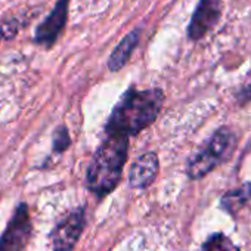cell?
Returning <instances> with one entry per match:
<instances>
[{"label": "cell", "instance_id": "7c38bea8", "mask_svg": "<svg viewBox=\"0 0 251 251\" xmlns=\"http://www.w3.org/2000/svg\"><path fill=\"white\" fill-rule=\"evenodd\" d=\"M71 145V138L65 126H59L53 133V152L61 154Z\"/></svg>", "mask_w": 251, "mask_h": 251}, {"label": "cell", "instance_id": "ba28073f", "mask_svg": "<svg viewBox=\"0 0 251 251\" xmlns=\"http://www.w3.org/2000/svg\"><path fill=\"white\" fill-rule=\"evenodd\" d=\"M160 172V161L155 152L142 154L133 164L129 173L130 186L136 189H145L157 179Z\"/></svg>", "mask_w": 251, "mask_h": 251}, {"label": "cell", "instance_id": "6da1fadb", "mask_svg": "<svg viewBox=\"0 0 251 251\" xmlns=\"http://www.w3.org/2000/svg\"><path fill=\"white\" fill-rule=\"evenodd\" d=\"M164 99L161 89H129L115 103L105 126V135L136 136L155 123Z\"/></svg>", "mask_w": 251, "mask_h": 251}, {"label": "cell", "instance_id": "4fadbf2b", "mask_svg": "<svg viewBox=\"0 0 251 251\" xmlns=\"http://www.w3.org/2000/svg\"><path fill=\"white\" fill-rule=\"evenodd\" d=\"M18 33V21L12 20L0 27V39H12Z\"/></svg>", "mask_w": 251, "mask_h": 251}, {"label": "cell", "instance_id": "5b68a950", "mask_svg": "<svg viewBox=\"0 0 251 251\" xmlns=\"http://www.w3.org/2000/svg\"><path fill=\"white\" fill-rule=\"evenodd\" d=\"M86 225L84 208L80 207L59 222L50 233L53 251H73Z\"/></svg>", "mask_w": 251, "mask_h": 251}, {"label": "cell", "instance_id": "3957f363", "mask_svg": "<svg viewBox=\"0 0 251 251\" xmlns=\"http://www.w3.org/2000/svg\"><path fill=\"white\" fill-rule=\"evenodd\" d=\"M236 144V136L227 127H220L210 138L207 145L189 160L186 167V175L192 180L202 179L210 172H213L219 164H222L233 151Z\"/></svg>", "mask_w": 251, "mask_h": 251}, {"label": "cell", "instance_id": "7a4b0ae2", "mask_svg": "<svg viewBox=\"0 0 251 251\" xmlns=\"http://www.w3.org/2000/svg\"><path fill=\"white\" fill-rule=\"evenodd\" d=\"M127 136L106 135L96 150L86 173V186L98 198L111 194L120 179L129 154Z\"/></svg>", "mask_w": 251, "mask_h": 251}, {"label": "cell", "instance_id": "52a82bcc", "mask_svg": "<svg viewBox=\"0 0 251 251\" xmlns=\"http://www.w3.org/2000/svg\"><path fill=\"white\" fill-rule=\"evenodd\" d=\"M70 0H56V5L52 12L37 25L34 33V42L37 45L50 48L62 33L68 18Z\"/></svg>", "mask_w": 251, "mask_h": 251}, {"label": "cell", "instance_id": "9c48e42d", "mask_svg": "<svg viewBox=\"0 0 251 251\" xmlns=\"http://www.w3.org/2000/svg\"><path fill=\"white\" fill-rule=\"evenodd\" d=\"M139 39H141V28H135L120 42V45H117V48L112 50V53L108 58L109 71L115 73L129 62L133 50L139 45Z\"/></svg>", "mask_w": 251, "mask_h": 251}, {"label": "cell", "instance_id": "8fae6325", "mask_svg": "<svg viewBox=\"0 0 251 251\" xmlns=\"http://www.w3.org/2000/svg\"><path fill=\"white\" fill-rule=\"evenodd\" d=\"M201 251H241V250L226 235L214 233L204 242Z\"/></svg>", "mask_w": 251, "mask_h": 251}, {"label": "cell", "instance_id": "30bf717a", "mask_svg": "<svg viewBox=\"0 0 251 251\" xmlns=\"http://www.w3.org/2000/svg\"><path fill=\"white\" fill-rule=\"evenodd\" d=\"M251 200V182L244 183L242 186L226 192L222 197L220 205L223 210H226L229 214H235L238 210H241L248 201Z\"/></svg>", "mask_w": 251, "mask_h": 251}, {"label": "cell", "instance_id": "8992f818", "mask_svg": "<svg viewBox=\"0 0 251 251\" xmlns=\"http://www.w3.org/2000/svg\"><path fill=\"white\" fill-rule=\"evenodd\" d=\"M222 15V0H200L188 25V39L201 40L219 23Z\"/></svg>", "mask_w": 251, "mask_h": 251}, {"label": "cell", "instance_id": "5bb4252c", "mask_svg": "<svg viewBox=\"0 0 251 251\" xmlns=\"http://www.w3.org/2000/svg\"><path fill=\"white\" fill-rule=\"evenodd\" d=\"M236 100L241 103V105H245L248 102H251V83L244 86L238 93H236Z\"/></svg>", "mask_w": 251, "mask_h": 251}, {"label": "cell", "instance_id": "277c9868", "mask_svg": "<svg viewBox=\"0 0 251 251\" xmlns=\"http://www.w3.org/2000/svg\"><path fill=\"white\" fill-rule=\"evenodd\" d=\"M33 233V222L25 202L17 205L12 219L0 236V251H24Z\"/></svg>", "mask_w": 251, "mask_h": 251}]
</instances>
